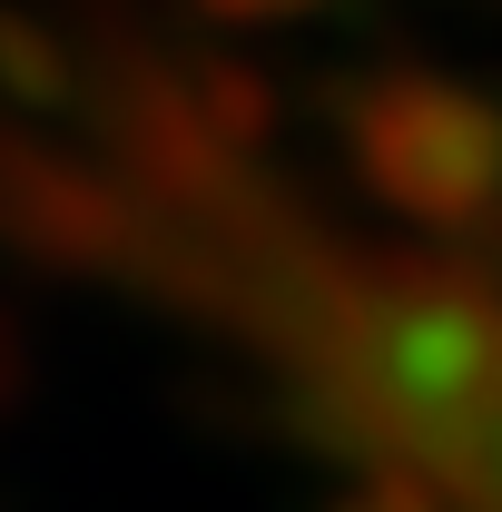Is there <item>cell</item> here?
<instances>
[{
    "label": "cell",
    "mask_w": 502,
    "mask_h": 512,
    "mask_svg": "<svg viewBox=\"0 0 502 512\" xmlns=\"http://www.w3.org/2000/svg\"><path fill=\"white\" fill-rule=\"evenodd\" d=\"M355 158L404 217L473 227L502 197V109L443 79H394L355 109Z\"/></svg>",
    "instance_id": "cell-1"
}]
</instances>
